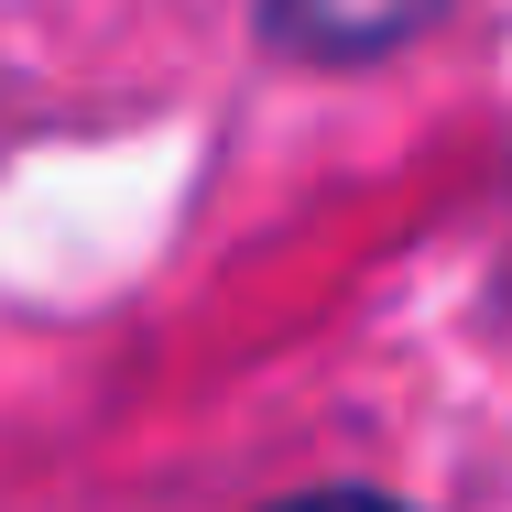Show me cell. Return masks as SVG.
I'll return each instance as SVG.
<instances>
[{
	"label": "cell",
	"instance_id": "cell-1",
	"mask_svg": "<svg viewBox=\"0 0 512 512\" xmlns=\"http://www.w3.org/2000/svg\"><path fill=\"white\" fill-rule=\"evenodd\" d=\"M436 11H414V0H393V11H262V44L273 55H306V66H371V55H404L414 33H425Z\"/></svg>",
	"mask_w": 512,
	"mask_h": 512
},
{
	"label": "cell",
	"instance_id": "cell-2",
	"mask_svg": "<svg viewBox=\"0 0 512 512\" xmlns=\"http://www.w3.org/2000/svg\"><path fill=\"white\" fill-rule=\"evenodd\" d=\"M273 512H404V502H382V491H306V502H273Z\"/></svg>",
	"mask_w": 512,
	"mask_h": 512
}]
</instances>
